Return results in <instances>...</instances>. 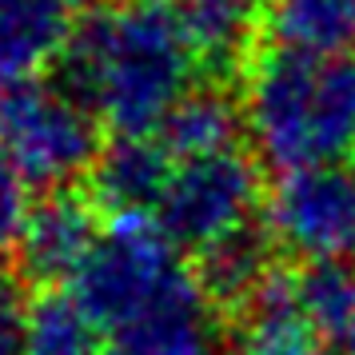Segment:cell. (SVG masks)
I'll return each instance as SVG.
<instances>
[{
	"label": "cell",
	"instance_id": "obj_1",
	"mask_svg": "<svg viewBox=\"0 0 355 355\" xmlns=\"http://www.w3.org/2000/svg\"><path fill=\"white\" fill-rule=\"evenodd\" d=\"M64 60L68 88L120 136L160 128L200 68L184 20L148 0L92 12L72 33Z\"/></svg>",
	"mask_w": 355,
	"mask_h": 355
},
{
	"label": "cell",
	"instance_id": "obj_2",
	"mask_svg": "<svg viewBox=\"0 0 355 355\" xmlns=\"http://www.w3.org/2000/svg\"><path fill=\"white\" fill-rule=\"evenodd\" d=\"M243 132L279 172L343 164L355 152V52L272 49L248 68Z\"/></svg>",
	"mask_w": 355,
	"mask_h": 355
},
{
	"label": "cell",
	"instance_id": "obj_3",
	"mask_svg": "<svg viewBox=\"0 0 355 355\" xmlns=\"http://www.w3.org/2000/svg\"><path fill=\"white\" fill-rule=\"evenodd\" d=\"M256 216H263L259 168L236 144L208 156H172V176L152 224L180 252L208 256L240 236H252Z\"/></svg>",
	"mask_w": 355,
	"mask_h": 355
},
{
	"label": "cell",
	"instance_id": "obj_4",
	"mask_svg": "<svg viewBox=\"0 0 355 355\" xmlns=\"http://www.w3.org/2000/svg\"><path fill=\"white\" fill-rule=\"evenodd\" d=\"M0 148L28 184L60 188L96 164V116L64 84H0Z\"/></svg>",
	"mask_w": 355,
	"mask_h": 355
},
{
	"label": "cell",
	"instance_id": "obj_5",
	"mask_svg": "<svg viewBox=\"0 0 355 355\" xmlns=\"http://www.w3.org/2000/svg\"><path fill=\"white\" fill-rule=\"evenodd\" d=\"M100 331L104 355H224L211 291L188 263L128 295Z\"/></svg>",
	"mask_w": 355,
	"mask_h": 355
},
{
	"label": "cell",
	"instance_id": "obj_6",
	"mask_svg": "<svg viewBox=\"0 0 355 355\" xmlns=\"http://www.w3.org/2000/svg\"><path fill=\"white\" fill-rule=\"evenodd\" d=\"M263 227L295 259L343 263L355 256V172L343 164L279 172L263 200Z\"/></svg>",
	"mask_w": 355,
	"mask_h": 355
},
{
	"label": "cell",
	"instance_id": "obj_7",
	"mask_svg": "<svg viewBox=\"0 0 355 355\" xmlns=\"http://www.w3.org/2000/svg\"><path fill=\"white\" fill-rule=\"evenodd\" d=\"M232 355H336V343L300 304L295 279L268 272L243 300Z\"/></svg>",
	"mask_w": 355,
	"mask_h": 355
},
{
	"label": "cell",
	"instance_id": "obj_8",
	"mask_svg": "<svg viewBox=\"0 0 355 355\" xmlns=\"http://www.w3.org/2000/svg\"><path fill=\"white\" fill-rule=\"evenodd\" d=\"M100 232L104 227H96V216L80 196L56 192L28 211L17 240V256L24 263V272H33L36 279H49V284L52 279H76L84 259L96 248Z\"/></svg>",
	"mask_w": 355,
	"mask_h": 355
},
{
	"label": "cell",
	"instance_id": "obj_9",
	"mask_svg": "<svg viewBox=\"0 0 355 355\" xmlns=\"http://www.w3.org/2000/svg\"><path fill=\"white\" fill-rule=\"evenodd\" d=\"M96 200L120 220H152L164 184L172 176V152L156 132L116 136V144L92 164Z\"/></svg>",
	"mask_w": 355,
	"mask_h": 355
},
{
	"label": "cell",
	"instance_id": "obj_10",
	"mask_svg": "<svg viewBox=\"0 0 355 355\" xmlns=\"http://www.w3.org/2000/svg\"><path fill=\"white\" fill-rule=\"evenodd\" d=\"M72 0H0V84L28 80L72 40Z\"/></svg>",
	"mask_w": 355,
	"mask_h": 355
},
{
	"label": "cell",
	"instance_id": "obj_11",
	"mask_svg": "<svg viewBox=\"0 0 355 355\" xmlns=\"http://www.w3.org/2000/svg\"><path fill=\"white\" fill-rule=\"evenodd\" d=\"M268 24L275 49L315 56L355 52V0H275Z\"/></svg>",
	"mask_w": 355,
	"mask_h": 355
},
{
	"label": "cell",
	"instance_id": "obj_12",
	"mask_svg": "<svg viewBox=\"0 0 355 355\" xmlns=\"http://www.w3.org/2000/svg\"><path fill=\"white\" fill-rule=\"evenodd\" d=\"M96 315L84 307L72 288L44 291L36 304H28V355H100Z\"/></svg>",
	"mask_w": 355,
	"mask_h": 355
},
{
	"label": "cell",
	"instance_id": "obj_13",
	"mask_svg": "<svg viewBox=\"0 0 355 355\" xmlns=\"http://www.w3.org/2000/svg\"><path fill=\"white\" fill-rule=\"evenodd\" d=\"M240 124L243 116L220 92H188L156 128V136L172 156H208L240 144Z\"/></svg>",
	"mask_w": 355,
	"mask_h": 355
},
{
	"label": "cell",
	"instance_id": "obj_14",
	"mask_svg": "<svg viewBox=\"0 0 355 355\" xmlns=\"http://www.w3.org/2000/svg\"><path fill=\"white\" fill-rule=\"evenodd\" d=\"M184 33L192 40L200 64H232L252 40L256 0H184Z\"/></svg>",
	"mask_w": 355,
	"mask_h": 355
},
{
	"label": "cell",
	"instance_id": "obj_15",
	"mask_svg": "<svg viewBox=\"0 0 355 355\" xmlns=\"http://www.w3.org/2000/svg\"><path fill=\"white\" fill-rule=\"evenodd\" d=\"M300 304L336 347H355V272L343 263H307L295 279Z\"/></svg>",
	"mask_w": 355,
	"mask_h": 355
},
{
	"label": "cell",
	"instance_id": "obj_16",
	"mask_svg": "<svg viewBox=\"0 0 355 355\" xmlns=\"http://www.w3.org/2000/svg\"><path fill=\"white\" fill-rule=\"evenodd\" d=\"M28 180L17 172V164L0 148V252L20 240V227L28 220Z\"/></svg>",
	"mask_w": 355,
	"mask_h": 355
},
{
	"label": "cell",
	"instance_id": "obj_17",
	"mask_svg": "<svg viewBox=\"0 0 355 355\" xmlns=\"http://www.w3.org/2000/svg\"><path fill=\"white\" fill-rule=\"evenodd\" d=\"M0 355H28V304L8 272H0Z\"/></svg>",
	"mask_w": 355,
	"mask_h": 355
},
{
	"label": "cell",
	"instance_id": "obj_18",
	"mask_svg": "<svg viewBox=\"0 0 355 355\" xmlns=\"http://www.w3.org/2000/svg\"><path fill=\"white\" fill-rule=\"evenodd\" d=\"M148 4H164L168 8V4H180V0H148Z\"/></svg>",
	"mask_w": 355,
	"mask_h": 355
},
{
	"label": "cell",
	"instance_id": "obj_19",
	"mask_svg": "<svg viewBox=\"0 0 355 355\" xmlns=\"http://www.w3.org/2000/svg\"><path fill=\"white\" fill-rule=\"evenodd\" d=\"M72 4H80V0H72Z\"/></svg>",
	"mask_w": 355,
	"mask_h": 355
}]
</instances>
